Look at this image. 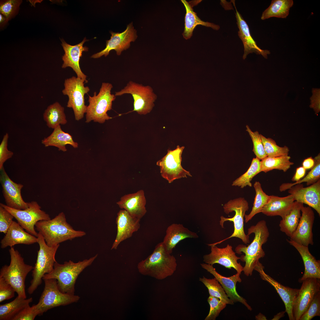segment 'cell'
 <instances>
[{"label": "cell", "mask_w": 320, "mask_h": 320, "mask_svg": "<svg viewBox=\"0 0 320 320\" xmlns=\"http://www.w3.org/2000/svg\"><path fill=\"white\" fill-rule=\"evenodd\" d=\"M22 1L8 0L1 2L0 12L6 18L7 21L16 13Z\"/></svg>", "instance_id": "obj_44"}, {"label": "cell", "mask_w": 320, "mask_h": 320, "mask_svg": "<svg viewBox=\"0 0 320 320\" xmlns=\"http://www.w3.org/2000/svg\"><path fill=\"white\" fill-rule=\"evenodd\" d=\"M260 136L267 156L274 157L288 155L289 150L287 146L280 147L277 145L273 139L267 138L261 134H260Z\"/></svg>", "instance_id": "obj_41"}, {"label": "cell", "mask_w": 320, "mask_h": 320, "mask_svg": "<svg viewBox=\"0 0 320 320\" xmlns=\"http://www.w3.org/2000/svg\"><path fill=\"white\" fill-rule=\"evenodd\" d=\"M44 287L38 303L37 304L39 315L53 308L65 306L77 302L80 297L75 294L64 293L59 288L55 279L43 280Z\"/></svg>", "instance_id": "obj_9"}, {"label": "cell", "mask_w": 320, "mask_h": 320, "mask_svg": "<svg viewBox=\"0 0 320 320\" xmlns=\"http://www.w3.org/2000/svg\"><path fill=\"white\" fill-rule=\"evenodd\" d=\"M35 226L36 230L42 236L47 244L51 247L86 234L84 231L74 230L67 222L63 212L60 213L52 219L39 221L36 223Z\"/></svg>", "instance_id": "obj_3"}, {"label": "cell", "mask_w": 320, "mask_h": 320, "mask_svg": "<svg viewBox=\"0 0 320 320\" xmlns=\"http://www.w3.org/2000/svg\"><path fill=\"white\" fill-rule=\"evenodd\" d=\"M288 192L295 201L308 205L320 216V179L315 183L304 187L301 183L292 186Z\"/></svg>", "instance_id": "obj_19"}, {"label": "cell", "mask_w": 320, "mask_h": 320, "mask_svg": "<svg viewBox=\"0 0 320 320\" xmlns=\"http://www.w3.org/2000/svg\"><path fill=\"white\" fill-rule=\"evenodd\" d=\"M198 237L196 233L191 231L183 225L173 223L167 228L163 242L167 252L171 254L173 248L181 241Z\"/></svg>", "instance_id": "obj_30"}, {"label": "cell", "mask_w": 320, "mask_h": 320, "mask_svg": "<svg viewBox=\"0 0 320 320\" xmlns=\"http://www.w3.org/2000/svg\"><path fill=\"white\" fill-rule=\"evenodd\" d=\"M199 281L207 287L209 296L219 298L226 304H234V303L228 298L221 285L215 278L207 279L203 276L202 278H199Z\"/></svg>", "instance_id": "obj_40"}, {"label": "cell", "mask_w": 320, "mask_h": 320, "mask_svg": "<svg viewBox=\"0 0 320 320\" xmlns=\"http://www.w3.org/2000/svg\"><path fill=\"white\" fill-rule=\"evenodd\" d=\"M255 319L257 320H267L266 317L261 313L255 316Z\"/></svg>", "instance_id": "obj_54"}, {"label": "cell", "mask_w": 320, "mask_h": 320, "mask_svg": "<svg viewBox=\"0 0 320 320\" xmlns=\"http://www.w3.org/2000/svg\"><path fill=\"white\" fill-rule=\"evenodd\" d=\"M54 129L49 136L41 140V143L45 147L55 146L63 152L67 151L66 145H70L75 148L78 147V143L73 141L70 134L62 130L60 125Z\"/></svg>", "instance_id": "obj_31"}, {"label": "cell", "mask_w": 320, "mask_h": 320, "mask_svg": "<svg viewBox=\"0 0 320 320\" xmlns=\"http://www.w3.org/2000/svg\"><path fill=\"white\" fill-rule=\"evenodd\" d=\"M314 164L307 175L302 179L294 183H284L279 187L281 192L288 190L292 186L297 184L306 182L307 185H310L316 183L320 179V154L319 153L314 159Z\"/></svg>", "instance_id": "obj_37"}, {"label": "cell", "mask_w": 320, "mask_h": 320, "mask_svg": "<svg viewBox=\"0 0 320 320\" xmlns=\"http://www.w3.org/2000/svg\"><path fill=\"white\" fill-rule=\"evenodd\" d=\"M254 187L256 192L255 196L252 210L248 215H245L244 217L246 223L251 220L256 214L261 212L262 209L267 203L270 197V196L263 191L259 182H255Z\"/></svg>", "instance_id": "obj_39"}, {"label": "cell", "mask_w": 320, "mask_h": 320, "mask_svg": "<svg viewBox=\"0 0 320 320\" xmlns=\"http://www.w3.org/2000/svg\"><path fill=\"white\" fill-rule=\"evenodd\" d=\"M295 201L291 194L284 197L270 196L261 212L269 216H279L283 219L290 213Z\"/></svg>", "instance_id": "obj_28"}, {"label": "cell", "mask_w": 320, "mask_h": 320, "mask_svg": "<svg viewBox=\"0 0 320 320\" xmlns=\"http://www.w3.org/2000/svg\"><path fill=\"white\" fill-rule=\"evenodd\" d=\"M10 262L9 265H5L0 269V277L3 278L15 289L18 296L26 298L25 292V280L32 266L25 263L21 254L13 247L9 250Z\"/></svg>", "instance_id": "obj_5"}, {"label": "cell", "mask_w": 320, "mask_h": 320, "mask_svg": "<svg viewBox=\"0 0 320 320\" xmlns=\"http://www.w3.org/2000/svg\"><path fill=\"white\" fill-rule=\"evenodd\" d=\"M185 9V27L183 35L185 39H190L192 36L193 31L196 27L199 25L210 27L213 29L218 30L220 28L219 25L212 23L204 21L197 16L196 13L193 11V7L197 5L201 0L192 1L189 2L185 0H181Z\"/></svg>", "instance_id": "obj_27"}, {"label": "cell", "mask_w": 320, "mask_h": 320, "mask_svg": "<svg viewBox=\"0 0 320 320\" xmlns=\"http://www.w3.org/2000/svg\"><path fill=\"white\" fill-rule=\"evenodd\" d=\"M37 242L39 248L37 252L36 263L32 271V279L28 288V292L31 294L40 285L42 279L46 274L51 272L56 262L55 256L60 244L49 246L46 244L42 235L38 233Z\"/></svg>", "instance_id": "obj_6"}, {"label": "cell", "mask_w": 320, "mask_h": 320, "mask_svg": "<svg viewBox=\"0 0 320 320\" xmlns=\"http://www.w3.org/2000/svg\"><path fill=\"white\" fill-rule=\"evenodd\" d=\"M9 135L6 133L4 136L0 144V170L4 167V163L11 158L13 155L12 152L7 148Z\"/></svg>", "instance_id": "obj_48"}, {"label": "cell", "mask_w": 320, "mask_h": 320, "mask_svg": "<svg viewBox=\"0 0 320 320\" xmlns=\"http://www.w3.org/2000/svg\"><path fill=\"white\" fill-rule=\"evenodd\" d=\"M39 315V311L37 304L26 308L13 319V320H33Z\"/></svg>", "instance_id": "obj_49"}, {"label": "cell", "mask_w": 320, "mask_h": 320, "mask_svg": "<svg viewBox=\"0 0 320 320\" xmlns=\"http://www.w3.org/2000/svg\"><path fill=\"white\" fill-rule=\"evenodd\" d=\"M306 169L303 167H300L296 169L295 173L292 177V181L298 182L305 176Z\"/></svg>", "instance_id": "obj_51"}, {"label": "cell", "mask_w": 320, "mask_h": 320, "mask_svg": "<svg viewBox=\"0 0 320 320\" xmlns=\"http://www.w3.org/2000/svg\"><path fill=\"white\" fill-rule=\"evenodd\" d=\"M211 247V252L203 256V261L205 263L213 265L219 264L226 268L234 269L237 273L240 274L243 271V267L238 260L240 257H237L232 249V246L228 244L223 248L217 247L212 244H208Z\"/></svg>", "instance_id": "obj_15"}, {"label": "cell", "mask_w": 320, "mask_h": 320, "mask_svg": "<svg viewBox=\"0 0 320 320\" xmlns=\"http://www.w3.org/2000/svg\"><path fill=\"white\" fill-rule=\"evenodd\" d=\"M184 148L177 145L173 150H168L166 155L156 163L160 167L161 176L169 183L176 179L187 178V175L192 176L190 172L181 165V155Z\"/></svg>", "instance_id": "obj_13"}, {"label": "cell", "mask_w": 320, "mask_h": 320, "mask_svg": "<svg viewBox=\"0 0 320 320\" xmlns=\"http://www.w3.org/2000/svg\"><path fill=\"white\" fill-rule=\"evenodd\" d=\"M207 301L210 306L209 313L205 320H215L220 312L226 306V304L223 302L219 298L209 296Z\"/></svg>", "instance_id": "obj_43"}, {"label": "cell", "mask_w": 320, "mask_h": 320, "mask_svg": "<svg viewBox=\"0 0 320 320\" xmlns=\"http://www.w3.org/2000/svg\"><path fill=\"white\" fill-rule=\"evenodd\" d=\"M29 207L24 209L11 208L2 203V206L11 213L20 225L29 233L37 237L38 233L35 229L37 222L44 220H49V215L41 209V207L36 201L28 202Z\"/></svg>", "instance_id": "obj_12"}, {"label": "cell", "mask_w": 320, "mask_h": 320, "mask_svg": "<svg viewBox=\"0 0 320 320\" xmlns=\"http://www.w3.org/2000/svg\"><path fill=\"white\" fill-rule=\"evenodd\" d=\"M236 10V17L239 29L238 35L241 40L244 46V54L243 59H245L249 54L255 52L262 55L265 58L270 53L269 51L263 50L259 47L251 36L249 26L241 14L237 11L234 1L233 3Z\"/></svg>", "instance_id": "obj_24"}, {"label": "cell", "mask_w": 320, "mask_h": 320, "mask_svg": "<svg viewBox=\"0 0 320 320\" xmlns=\"http://www.w3.org/2000/svg\"><path fill=\"white\" fill-rule=\"evenodd\" d=\"M246 130L249 133L253 143L252 151L256 157L262 160L267 156L265 152L260 134L257 131H252L248 125L246 126Z\"/></svg>", "instance_id": "obj_42"}, {"label": "cell", "mask_w": 320, "mask_h": 320, "mask_svg": "<svg viewBox=\"0 0 320 320\" xmlns=\"http://www.w3.org/2000/svg\"><path fill=\"white\" fill-rule=\"evenodd\" d=\"M5 236L1 240V247H10L18 244L30 245L37 242V237L28 232L17 223L13 221Z\"/></svg>", "instance_id": "obj_26"}, {"label": "cell", "mask_w": 320, "mask_h": 320, "mask_svg": "<svg viewBox=\"0 0 320 320\" xmlns=\"http://www.w3.org/2000/svg\"><path fill=\"white\" fill-rule=\"evenodd\" d=\"M314 164V160L312 157L308 158L305 159L302 163L303 167L305 169H311Z\"/></svg>", "instance_id": "obj_52"}, {"label": "cell", "mask_w": 320, "mask_h": 320, "mask_svg": "<svg viewBox=\"0 0 320 320\" xmlns=\"http://www.w3.org/2000/svg\"><path fill=\"white\" fill-rule=\"evenodd\" d=\"M313 95L311 97L310 107L313 109L315 113L317 114L320 111V89H313Z\"/></svg>", "instance_id": "obj_50"}, {"label": "cell", "mask_w": 320, "mask_h": 320, "mask_svg": "<svg viewBox=\"0 0 320 320\" xmlns=\"http://www.w3.org/2000/svg\"><path fill=\"white\" fill-rule=\"evenodd\" d=\"M264 267L259 261L254 270L259 273L261 278L268 282L275 289L284 303L285 311L288 315L289 320H295L292 313L294 300L297 296L299 289L285 286L275 280L265 272Z\"/></svg>", "instance_id": "obj_20"}, {"label": "cell", "mask_w": 320, "mask_h": 320, "mask_svg": "<svg viewBox=\"0 0 320 320\" xmlns=\"http://www.w3.org/2000/svg\"><path fill=\"white\" fill-rule=\"evenodd\" d=\"M61 40L65 52L62 58L63 61L62 68L71 67L76 73L77 77L84 80L87 83V76L81 71L79 61L83 52L88 51V48L86 46L84 47L83 44L85 42L89 40L85 37L81 42L75 45L67 44L63 39Z\"/></svg>", "instance_id": "obj_23"}, {"label": "cell", "mask_w": 320, "mask_h": 320, "mask_svg": "<svg viewBox=\"0 0 320 320\" xmlns=\"http://www.w3.org/2000/svg\"><path fill=\"white\" fill-rule=\"evenodd\" d=\"M85 83L87 82L84 80L72 76L65 80L64 88L62 91L68 97L67 107L72 108L75 120L78 121L83 118L87 110L84 95L90 89L88 87L84 86Z\"/></svg>", "instance_id": "obj_10"}, {"label": "cell", "mask_w": 320, "mask_h": 320, "mask_svg": "<svg viewBox=\"0 0 320 320\" xmlns=\"http://www.w3.org/2000/svg\"><path fill=\"white\" fill-rule=\"evenodd\" d=\"M261 161L257 158H253L251 165L247 171L234 180L232 185L237 186L241 188L248 186L251 187L252 184L251 183L253 178L261 172Z\"/></svg>", "instance_id": "obj_38"}, {"label": "cell", "mask_w": 320, "mask_h": 320, "mask_svg": "<svg viewBox=\"0 0 320 320\" xmlns=\"http://www.w3.org/2000/svg\"><path fill=\"white\" fill-rule=\"evenodd\" d=\"M126 94L131 95L134 100V108L132 111H136L140 115H145L151 111L157 98L150 86L131 81L120 91L116 92L115 95L119 96Z\"/></svg>", "instance_id": "obj_11"}, {"label": "cell", "mask_w": 320, "mask_h": 320, "mask_svg": "<svg viewBox=\"0 0 320 320\" xmlns=\"http://www.w3.org/2000/svg\"><path fill=\"white\" fill-rule=\"evenodd\" d=\"M252 233L255 234V237L249 244L247 246L239 244L235 249L236 253L241 254L242 252L245 254L244 255H241L240 259L245 262L243 271L247 276L252 275L259 259L265 256V253L262 247L267 242L269 236L266 221L264 220H260L255 225L251 226L248 229L247 235H249Z\"/></svg>", "instance_id": "obj_1"}, {"label": "cell", "mask_w": 320, "mask_h": 320, "mask_svg": "<svg viewBox=\"0 0 320 320\" xmlns=\"http://www.w3.org/2000/svg\"><path fill=\"white\" fill-rule=\"evenodd\" d=\"M117 215V234L111 249H116L121 242L131 237L140 227V219L132 216L125 210H120Z\"/></svg>", "instance_id": "obj_22"}, {"label": "cell", "mask_w": 320, "mask_h": 320, "mask_svg": "<svg viewBox=\"0 0 320 320\" xmlns=\"http://www.w3.org/2000/svg\"><path fill=\"white\" fill-rule=\"evenodd\" d=\"M33 298L20 297L18 296L13 301L0 305V320H13L23 309L30 306Z\"/></svg>", "instance_id": "obj_32"}, {"label": "cell", "mask_w": 320, "mask_h": 320, "mask_svg": "<svg viewBox=\"0 0 320 320\" xmlns=\"http://www.w3.org/2000/svg\"><path fill=\"white\" fill-rule=\"evenodd\" d=\"M15 291L3 278L0 277V303L15 296Z\"/></svg>", "instance_id": "obj_46"}, {"label": "cell", "mask_w": 320, "mask_h": 320, "mask_svg": "<svg viewBox=\"0 0 320 320\" xmlns=\"http://www.w3.org/2000/svg\"><path fill=\"white\" fill-rule=\"evenodd\" d=\"M146 200L143 190L122 196L116 204L121 209L126 210L133 216L140 219L146 214Z\"/></svg>", "instance_id": "obj_25"}, {"label": "cell", "mask_w": 320, "mask_h": 320, "mask_svg": "<svg viewBox=\"0 0 320 320\" xmlns=\"http://www.w3.org/2000/svg\"><path fill=\"white\" fill-rule=\"evenodd\" d=\"M0 170V182L6 205L18 209L27 208L29 207L28 202L24 201L21 194L23 185L13 181L8 175L4 167Z\"/></svg>", "instance_id": "obj_17"}, {"label": "cell", "mask_w": 320, "mask_h": 320, "mask_svg": "<svg viewBox=\"0 0 320 320\" xmlns=\"http://www.w3.org/2000/svg\"><path fill=\"white\" fill-rule=\"evenodd\" d=\"M201 267L212 274L219 282L224 289L228 298L233 303L239 302L244 305L250 311L252 308L247 303L246 300L239 295L236 290L237 282H241L240 274H236L228 277L223 276L218 273L213 265L206 263L200 264Z\"/></svg>", "instance_id": "obj_21"}, {"label": "cell", "mask_w": 320, "mask_h": 320, "mask_svg": "<svg viewBox=\"0 0 320 320\" xmlns=\"http://www.w3.org/2000/svg\"><path fill=\"white\" fill-rule=\"evenodd\" d=\"M7 19L3 15L0 14V23L1 25H4V24L6 23L7 22Z\"/></svg>", "instance_id": "obj_55"}, {"label": "cell", "mask_w": 320, "mask_h": 320, "mask_svg": "<svg viewBox=\"0 0 320 320\" xmlns=\"http://www.w3.org/2000/svg\"><path fill=\"white\" fill-rule=\"evenodd\" d=\"M302 212L297 226L290 237V240L300 245L308 246L313 245L312 228L315 215L311 208L304 207L303 204L301 209Z\"/></svg>", "instance_id": "obj_18"}, {"label": "cell", "mask_w": 320, "mask_h": 320, "mask_svg": "<svg viewBox=\"0 0 320 320\" xmlns=\"http://www.w3.org/2000/svg\"><path fill=\"white\" fill-rule=\"evenodd\" d=\"M13 216L2 206H0V232L6 234L12 225Z\"/></svg>", "instance_id": "obj_47"}, {"label": "cell", "mask_w": 320, "mask_h": 320, "mask_svg": "<svg viewBox=\"0 0 320 320\" xmlns=\"http://www.w3.org/2000/svg\"><path fill=\"white\" fill-rule=\"evenodd\" d=\"M293 4L292 0H273L269 7L263 12L261 19L265 20L272 17L286 18Z\"/></svg>", "instance_id": "obj_35"}, {"label": "cell", "mask_w": 320, "mask_h": 320, "mask_svg": "<svg viewBox=\"0 0 320 320\" xmlns=\"http://www.w3.org/2000/svg\"><path fill=\"white\" fill-rule=\"evenodd\" d=\"M97 254L89 259L77 263L71 260L60 264L57 261L50 273L45 274L43 279H55L57 281L59 289L63 293L75 294V284L80 273L90 265L97 257Z\"/></svg>", "instance_id": "obj_4"}, {"label": "cell", "mask_w": 320, "mask_h": 320, "mask_svg": "<svg viewBox=\"0 0 320 320\" xmlns=\"http://www.w3.org/2000/svg\"><path fill=\"white\" fill-rule=\"evenodd\" d=\"M224 212L227 214L233 211L235 212V215L231 218H227L221 216L220 217V224L222 228H224L223 224L225 222H232L234 225V231L229 237L218 242L212 244L216 245L223 241L232 237L239 238L245 244L250 243L249 235L245 234L244 230V217L246 212L248 211L249 207L248 202L244 198L239 197L231 200L225 203L223 206Z\"/></svg>", "instance_id": "obj_8"}, {"label": "cell", "mask_w": 320, "mask_h": 320, "mask_svg": "<svg viewBox=\"0 0 320 320\" xmlns=\"http://www.w3.org/2000/svg\"><path fill=\"white\" fill-rule=\"evenodd\" d=\"M64 108L58 102L50 105L45 111L43 119L48 127L54 129L60 124L67 122Z\"/></svg>", "instance_id": "obj_34"}, {"label": "cell", "mask_w": 320, "mask_h": 320, "mask_svg": "<svg viewBox=\"0 0 320 320\" xmlns=\"http://www.w3.org/2000/svg\"><path fill=\"white\" fill-rule=\"evenodd\" d=\"M287 241L298 251L303 262L304 272L303 276L299 279V282L302 283L308 278L320 279V261L316 260L310 253L308 246L300 244L290 239H287Z\"/></svg>", "instance_id": "obj_29"}, {"label": "cell", "mask_w": 320, "mask_h": 320, "mask_svg": "<svg viewBox=\"0 0 320 320\" xmlns=\"http://www.w3.org/2000/svg\"><path fill=\"white\" fill-rule=\"evenodd\" d=\"M175 257L167 251L163 242L158 244L152 253L138 263V271L144 275L162 280L172 275L176 269Z\"/></svg>", "instance_id": "obj_2"}, {"label": "cell", "mask_w": 320, "mask_h": 320, "mask_svg": "<svg viewBox=\"0 0 320 320\" xmlns=\"http://www.w3.org/2000/svg\"><path fill=\"white\" fill-rule=\"evenodd\" d=\"M316 316H320V291L316 294L308 309L299 320H311Z\"/></svg>", "instance_id": "obj_45"}, {"label": "cell", "mask_w": 320, "mask_h": 320, "mask_svg": "<svg viewBox=\"0 0 320 320\" xmlns=\"http://www.w3.org/2000/svg\"><path fill=\"white\" fill-rule=\"evenodd\" d=\"M111 34V39L106 41L105 48L103 50L92 55L91 57L94 58H99L104 55L106 57L110 52L114 50L117 55H121V52L128 49L130 46V43L134 41L137 37L136 31L134 29L132 23L127 26L126 29L121 33L110 32Z\"/></svg>", "instance_id": "obj_16"}, {"label": "cell", "mask_w": 320, "mask_h": 320, "mask_svg": "<svg viewBox=\"0 0 320 320\" xmlns=\"http://www.w3.org/2000/svg\"><path fill=\"white\" fill-rule=\"evenodd\" d=\"M286 312L285 311H282L278 313L275 315L272 320H278L284 316V313Z\"/></svg>", "instance_id": "obj_53"}, {"label": "cell", "mask_w": 320, "mask_h": 320, "mask_svg": "<svg viewBox=\"0 0 320 320\" xmlns=\"http://www.w3.org/2000/svg\"><path fill=\"white\" fill-rule=\"evenodd\" d=\"M303 203L295 201L290 213L280 221V231L290 237L295 231L301 217Z\"/></svg>", "instance_id": "obj_33"}, {"label": "cell", "mask_w": 320, "mask_h": 320, "mask_svg": "<svg viewBox=\"0 0 320 320\" xmlns=\"http://www.w3.org/2000/svg\"><path fill=\"white\" fill-rule=\"evenodd\" d=\"M290 156L288 155L274 157L267 156L261 161V172L266 173L276 169L286 172L294 164L290 161Z\"/></svg>", "instance_id": "obj_36"}, {"label": "cell", "mask_w": 320, "mask_h": 320, "mask_svg": "<svg viewBox=\"0 0 320 320\" xmlns=\"http://www.w3.org/2000/svg\"><path fill=\"white\" fill-rule=\"evenodd\" d=\"M293 304L295 320H299L308 309L316 294L320 291V279L311 278L304 280Z\"/></svg>", "instance_id": "obj_14"}, {"label": "cell", "mask_w": 320, "mask_h": 320, "mask_svg": "<svg viewBox=\"0 0 320 320\" xmlns=\"http://www.w3.org/2000/svg\"><path fill=\"white\" fill-rule=\"evenodd\" d=\"M113 87L111 83L103 82L97 95L95 92L93 96L89 95V104L87 106L86 123L93 121L103 123L106 120L112 119L107 112L112 109V102L116 98L115 95L111 93Z\"/></svg>", "instance_id": "obj_7"}]
</instances>
